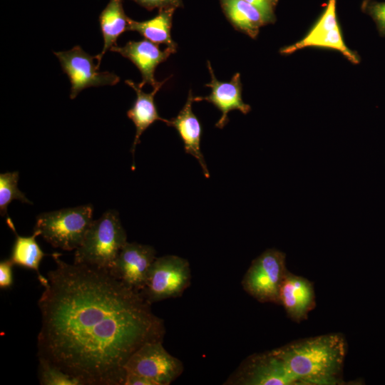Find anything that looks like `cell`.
I'll list each match as a JSON object with an SVG mask.
<instances>
[{
  "label": "cell",
  "mask_w": 385,
  "mask_h": 385,
  "mask_svg": "<svg viewBox=\"0 0 385 385\" xmlns=\"http://www.w3.org/2000/svg\"><path fill=\"white\" fill-rule=\"evenodd\" d=\"M52 255L56 267L38 275L41 326L38 359L83 385H124L125 365L147 342L163 341L165 327L137 291L107 270L68 264Z\"/></svg>",
  "instance_id": "6da1fadb"
},
{
  "label": "cell",
  "mask_w": 385,
  "mask_h": 385,
  "mask_svg": "<svg viewBox=\"0 0 385 385\" xmlns=\"http://www.w3.org/2000/svg\"><path fill=\"white\" fill-rule=\"evenodd\" d=\"M299 384L335 385L341 379L347 344L339 333L299 339L272 349Z\"/></svg>",
  "instance_id": "7a4b0ae2"
},
{
  "label": "cell",
  "mask_w": 385,
  "mask_h": 385,
  "mask_svg": "<svg viewBox=\"0 0 385 385\" xmlns=\"http://www.w3.org/2000/svg\"><path fill=\"white\" fill-rule=\"evenodd\" d=\"M126 242V232L118 212L108 210L93 221L82 243L75 250L73 263L109 270Z\"/></svg>",
  "instance_id": "3957f363"
},
{
  "label": "cell",
  "mask_w": 385,
  "mask_h": 385,
  "mask_svg": "<svg viewBox=\"0 0 385 385\" xmlns=\"http://www.w3.org/2000/svg\"><path fill=\"white\" fill-rule=\"evenodd\" d=\"M91 205L43 212L36 217L34 230L53 247L76 250L93 222Z\"/></svg>",
  "instance_id": "277c9868"
},
{
  "label": "cell",
  "mask_w": 385,
  "mask_h": 385,
  "mask_svg": "<svg viewBox=\"0 0 385 385\" xmlns=\"http://www.w3.org/2000/svg\"><path fill=\"white\" fill-rule=\"evenodd\" d=\"M191 277L188 260L177 255L156 257L140 293L151 304L178 297L190 285Z\"/></svg>",
  "instance_id": "5b68a950"
},
{
  "label": "cell",
  "mask_w": 385,
  "mask_h": 385,
  "mask_svg": "<svg viewBox=\"0 0 385 385\" xmlns=\"http://www.w3.org/2000/svg\"><path fill=\"white\" fill-rule=\"evenodd\" d=\"M286 255L268 249L252 260L242 279L244 290L260 302L279 304V292L287 272Z\"/></svg>",
  "instance_id": "8992f818"
},
{
  "label": "cell",
  "mask_w": 385,
  "mask_h": 385,
  "mask_svg": "<svg viewBox=\"0 0 385 385\" xmlns=\"http://www.w3.org/2000/svg\"><path fill=\"white\" fill-rule=\"evenodd\" d=\"M126 375L143 377L153 385H169L184 370L183 362L171 355L162 341L147 342L138 348L125 365Z\"/></svg>",
  "instance_id": "52a82bcc"
},
{
  "label": "cell",
  "mask_w": 385,
  "mask_h": 385,
  "mask_svg": "<svg viewBox=\"0 0 385 385\" xmlns=\"http://www.w3.org/2000/svg\"><path fill=\"white\" fill-rule=\"evenodd\" d=\"M230 385L299 384L283 361L272 351L253 354L228 377Z\"/></svg>",
  "instance_id": "ba28073f"
},
{
  "label": "cell",
  "mask_w": 385,
  "mask_h": 385,
  "mask_svg": "<svg viewBox=\"0 0 385 385\" xmlns=\"http://www.w3.org/2000/svg\"><path fill=\"white\" fill-rule=\"evenodd\" d=\"M63 71L71 82V99H74L83 90L89 87L113 86L120 78L108 71H99L93 63L96 56L86 53L80 46L66 51L54 52Z\"/></svg>",
  "instance_id": "9c48e42d"
},
{
  "label": "cell",
  "mask_w": 385,
  "mask_h": 385,
  "mask_svg": "<svg viewBox=\"0 0 385 385\" xmlns=\"http://www.w3.org/2000/svg\"><path fill=\"white\" fill-rule=\"evenodd\" d=\"M155 255V250L150 245L127 242L109 272L127 286L140 292Z\"/></svg>",
  "instance_id": "30bf717a"
},
{
  "label": "cell",
  "mask_w": 385,
  "mask_h": 385,
  "mask_svg": "<svg viewBox=\"0 0 385 385\" xmlns=\"http://www.w3.org/2000/svg\"><path fill=\"white\" fill-rule=\"evenodd\" d=\"M110 51L120 53L138 68L142 76V81L138 86L141 88L146 84L155 88L160 83L155 78V68L176 51L169 47L162 51L158 44L145 38L129 41L123 46L115 45Z\"/></svg>",
  "instance_id": "8fae6325"
},
{
  "label": "cell",
  "mask_w": 385,
  "mask_h": 385,
  "mask_svg": "<svg viewBox=\"0 0 385 385\" xmlns=\"http://www.w3.org/2000/svg\"><path fill=\"white\" fill-rule=\"evenodd\" d=\"M207 68L211 81L205 86L211 88V93L207 96L194 97V101H207L221 111V117L216 123L215 127L222 129L228 122V113L230 111L238 110L243 114H247L251 111V107L242 100V83L239 73H236L230 81H219L214 74L210 61H207Z\"/></svg>",
  "instance_id": "7c38bea8"
},
{
  "label": "cell",
  "mask_w": 385,
  "mask_h": 385,
  "mask_svg": "<svg viewBox=\"0 0 385 385\" xmlns=\"http://www.w3.org/2000/svg\"><path fill=\"white\" fill-rule=\"evenodd\" d=\"M279 304L292 320L299 322L306 319L315 306L312 283L287 271L280 288Z\"/></svg>",
  "instance_id": "4fadbf2b"
},
{
  "label": "cell",
  "mask_w": 385,
  "mask_h": 385,
  "mask_svg": "<svg viewBox=\"0 0 385 385\" xmlns=\"http://www.w3.org/2000/svg\"><path fill=\"white\" fill-rule=\"evenodd\" d=\"M194 97L190 90L187 101L177 116L169 120L168 125L174 127L184 144L186 153L190 154L198 161L206 178H210L204 156L200 150L202 127L192 111Z\"/></svg>",
  "instance_id": "5bb4252c"
},
{
  "label": "cell",
  "mask_w": 385,
  "mask_h": 385,
  "mask_svg": "<svg viewBox=\"0 0 385 385\" xmlns=\"http://www.w3.org/2000/svg\"><path fill=\"white\" fill-rule=\"evenodd\" d=\"M168 78L165 79L155 88L150 93H145L143 88L131 80H126L125 82L130 86L136 93V99L132 107L127 111V115L134 123L136 131L133 143L131 153L134 155L137 144L140 143V138L142 133L155 121L161 120L166 124L169 120L160 117L158 114L155 104L154 97L157 92Z\"/></svg>",
  "instance_id": "9a60e30c"
},
{
  "label": "cell",
  "mask_w": 385,
  "mask_h": 385,
  "mask_svg": "<svg viewBox=\"0 0 385 385\" xmlns=\"http://www.w3.org/2000/svg\"><path fill=\"white\" fill-rule=\"evenodd\" d=\"M129 19L125 14L122 0H110L99 16L101 30L103 37L102 51L96 56L97 68L108 50L116 45L118 37L128 31Z\"/></svg>",
  "instance_id": "2e32d148"
},
{
  "label": "cell",
  "mask_w": 385,
  "mask_h": 385,
  "mask_svg": "<svg viewBox=\"0 0 385 385\" xmlns=\"http://www.w3.org/2000/svg\"><path fill=\"white\" fill-rule=\"evenodd\" d=\"M174 9H161L156 16L143 21L129 19L128 31H136L155 44H165L176 51L170 33Z\"/></svg>",
  "instance_id": "e0dca14e"
},
{
  "label": "cell",
  "mask_w": 385,
  "mask_h": 385,
  "mask_svg": "<svg viewBox=\"0 0 385 385\" xmlns=\"http://www.w3.org/2000/svg\"><path fill=\"white\" fill-rule=\"evenodd\" d=\"M222 6L231 24L251 38H256L266 24L261 12L245 0H221Z\"/></svg>",
  "instance_id": "ac0fdd59"
},
{
  "label": "cell",
  "mask_w": 385,
  "mask_h": 385,
  "mask_svg": "<svg viewBox=\"0 0 385 385\" xmlns=\"http://www.w3.org/2000/svg\"><path fill=\"white\" fill-rule=\"evenodd\" d=\"M6 222L9 227L16 235L9 259L14 265L33 270L37 272L38 275L41 274L39 272V265L43 257L47 255L41 250L36 241V237L40 235V232L37 230H34V233L31 236H20L17 234L14 225L9 217L6 219Z\"/></svg>",
  "instance_id": "d6986e66"
},
{
  "label": "cell",
  "mask_w": 385,
  "mask_h": 385,
  "mask_svg": "<svg viewBox=\"0 0 385 385\" xmlns=\"http://www.w3.org/2000/svg\"><path fill=\"white\" fill-rule=\"evenodd\" d=\"M308 46H319L337 50L351 63L357 64L360 61L359 56L345 45L339 27L311 38L304 37L292 45L282 48L280 53L284 55L291 54Z\"/></svg>",
  "instance_id": "ffe728a7"
},
{
  "label": "cell",
  "mask_w": 385,
  "mask_h": 385,
  "mask_svg": "<svg viewBox=\"0 0 385 385\" xmlns=\"http://www.w3.org/2000/svg\"><path fill=\"white\" fill-rule=\"evenodd\" d=\"M19 173H5L0 174V213L5 216L7 207L14 200H19L24 203L32 204L25 195L19 190L17 184Z\"/></svg>",
  "instance_id": "44dd1931"
},
{
  "label": "cell",
  "mask_w": 385,
  "mask_h": 385,
  "mask_svg": "<svg viewBox=\"0 0 385 385\" xmlns=\"http://www.w3.org/2000/svg\"><path fill=\"white\" fill-rule=\"evenodd\" d=\"M38 379L41 385H83L78 379L43 359H38Z\"/></svg>",
  "instance_id": "7402d4cb"
},
{
  "label": "cell",
  "mask_w": 385,
  "mask_h": 385,
  "mask_svg": "<svg viewBox=\"0 0 385 385\" xmlns=\"http://www.w3.org/2000/svg\"><path fill=\"white\" fill-rule=\"evenodd\" d=\"M362 10L370 16L376 24L381 36H385V1L365 0L362 4Z\"/></svg>",
  "instance_id": "603a6c76"
},
{
  "label": "cell",
  "mask_w": 385,
  "mask_h": 385,
  "mask_svg": "<svg viewBox=\"0 0 385 385\" xmlns=\"http://www.w3.org/2000/svg\"><path fill=\"white\" fill-rule=\"evenodd\" d=\"M255 6L262 14L266 24L273 23L275 20L273 4L271 0H245Z\"/></svg>",
  "instance_id": "cb8c5ba5"
},
{
  "label": "cell",
  "mask_w": 385,
  "mask_h": 385,
  "mask_svg": "<svg viewBox=\"0 0 385 385\" xmlns=\"http://www.w3.org/2000/svg\"><path fill=\"white\" fill-rule=\"evenodd\" d=\"M14 264L10 259L4 260L0 263V287L6 289L13 284L12 267Z\"/></svg>",
  "instance_id": "d4e9b609"
},
{
  "label": "cell",
  "mask_w": 385,
  "mask_h": 385,
  "mask_svg": "<svg viewBox=\"0 0 385 385\" xmlns=\"http://www.w3.org/2000/svg\"><path fill=\"white\" fill-rule=\"evenodd\" d=\"M145 8L152 10L155 8H175L181 4L180 0H133Z\"/></svg>",
  "instance_id": "484cf974"
},
{
  "label": "cell",
  "mask_w": 385,
  "mask_h": 385,
  "mask_svg": "<svg viewBox=\"0 0 385 385\" xmlns=\"http://www.w3.org/2000/svg\"><path fill=\"white\" fill-rule=\"evenodd\" d=\"M271 1H272V4L274 5L277 2L278 0H271Z\"/></svg>",
  "instance_id": "4316f807"
}]
</instances>
